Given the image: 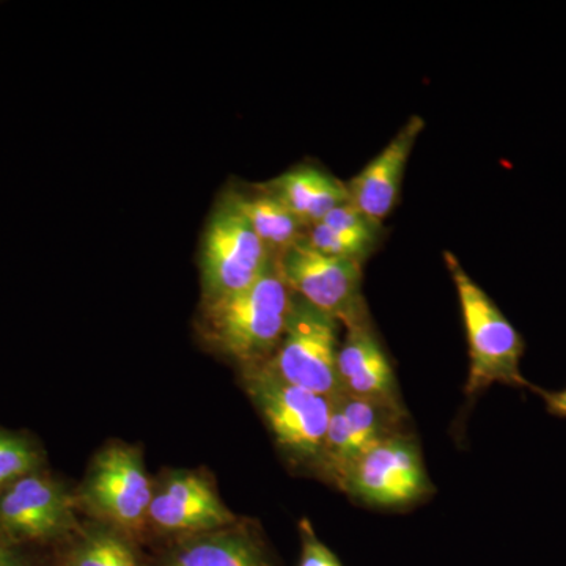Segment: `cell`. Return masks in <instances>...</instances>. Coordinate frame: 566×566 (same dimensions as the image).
I'll return each mask as SVG.
<instances>
[{"label": "cell", "instance_id": "ba28073f", "mask_svg": "<svg viewBox=\"0 0 566 566\" xmlns=\"http://www.w3.org/2000/svg\"><path fill=\"white\" fill-rule=\"evenodd\" d=\"M153 490L144 461L136 449L114 444L93 461L81 501L103 520L137 528L150 512Z\"/></svg>", "mask_w": 566, "mask_h": 566}, {"label": "cell", "instance_id": "3957f363", "mask_svg": "<svg viewBox=\"0 0 566 566\" xmlns=\"http://www.w3.org/2000/svg\"><path fill=\"white\" fill-rule=\"evenodd\" d=\"M244 385L277 444L294 460L319 465L333 398L286 385L266 364L244 368Z\"/></svg>", "mask_w": 566, "mask_h": 566}, {"label": "cell", "instance_id": "8992f818", "mask_svg": "<svg viewBox=\"0 0 566 566\" xmlns=\"http://www.w3.org/2000/svg\"><path fill=\"white\" fill-rule=\"evenodd\" d=\"M273 259L226 193L203 234L200 255L203 301L219 300L251 285L262 277Z\"/></svg>", "mask_w": 566, "mask_h": 566}, {"label": "cell", "instance_id": "7c38bea8", "mask_svg": "<svg viewBox=\"0 0 566 566\" xmlns=\"http://www.w3.org/2000/svg\"><path fill=\"white\" fill-rule=\"evenodd\" d=\"M338 382L342 394L367 398L401 411L397 378L370 322L346 329L338 348Z\"/></svg>", "mask_w": 566, "mask_h": 566}, {"label": "cell", "instance_id": "6da1fadb", "mask_svg": "<svg viewBox=\"0 0 566 566\" xmlns=\"http://www.w3.org/2000/svg\"><path fill=\"white\" fill-rule=\"evenodd\" d=\"M277 260L262 277L240 292L203 301L200 331L205 340L243 368L268 363L281 344L292 308Z\"/></svg>", "mask_w": 566, "mask_h": 566}, {"label": "cell", "instance_id": "7402d4cb", "mask_svg": "<svg viewBox=\"0 0 566 566\" xmlns=\"http://www.w3.org/2000/svg\"><path fill=\"white\" fill-rule=\"evenodd\" d=\"M0 566H29L24 557L11 545L9 536L0 531Z\"/></svg>", "mask_w": 566, "mask_h": 566}, {"label": "cell", "instance_id": "d6986e66", "mask_svg": "<svg viewBox=\"0 0 566 566\" xmlns=\"http://www.w3.org/2000/svg\"><path fill=\"white\" fill-rule=\"evenodd\" d=\"M322 223L331 227V229L348 230V232H378V230L381 229V226L371 222L370 219L357 210L349 200L334 208V210L323 219Z\"/></svg>", "mask_w": 566, "mask_h": 566}, {"label": "cell", "instance_id": "2e32d148", "mask_svg": "<svg viewBox=\"0 0 566 566\" xmlns=\"http://www.w3.org/2000/svg\"><path fill=\"white\" fill-rule=\"evenodd\" d=\"M65 566H139L134 551L122 536L95 528L82 536L65 558Z\"/></svg>", "mask_w": 566, "mask_h": 566}, {"label": "cell", "instance_id": "ffe728a7", "mask_svg": "<svg viewBox=\"0 0 566 566\" xmlns=\"http://www.w3.org/2000/svg\"><path fill=\"white\" fill-rule=\"evenodd\" d=\"M301 535H303V556H301L300 566H342L333 551L316 538L314 528L307 521L301 523Z\"/></svg>", "mask_w": 566, "mask_h": 566}, {"label": "cell", "instance_id": "4fadbf2b", "mask_svg": "<svg viewBox=\"0 0 566 566\" xmlns=\"http://www.w3.org/2000/svg\"><path fill=\"white\" fill-rule=\"evenodd\" d=\"M264 188L273 192L305 229L322 222L334 208L349 200L346 182L316 167L289 170L266 182Z\"/></svg>", "mask_w": 566, "mask_h": 566}, {"label": "cell", "instance_id": "8fae6325", "mask_svg": "<svg viewBox=\"0 0 566 566\" xmlns=\"http://www.w3.org/2000/svg\"><path fill=\"white\" fill-rule=\"evenodd\" d=\"M148 517L163 531L214 532L232 526L234 516L203 476L170 475L153 493Z\"/></svg>", "mask_w": 566, "mask_h": 566}, {"label": "cell", "instance_id": "52a82bcc", "mask_svg": "<svg viewBox=\"0 0 566 566\" xmlns=\"http://www.w3.org/2000/svg\"><path fill=\"white\" fill-rule=\"evenodd\" d=\"M340 488L367 505L405 509L427 497L431 482L419 447L408 436L397 433L367 450Z\"/></svg>", "mask_w": 566, "mask_h": 566}, {"label": "cell", "instance_id": "277c9868", "mask_svg": "<svg viewBox=\"0 0 566 566\" xmlns=\"http://www.w3.org/2000/svg\"><path fill=\"white\" fill-rule=\"evenodd\" d=\"M342 324L293 294L281 344L268 368L286 385L334 398L342 394L337 356Z\"/></svg>", "mask_w": 566, "mask_h": 566}, {"label": "cell", "instance_id": "7a4b0ae2", "mask_svg": "<svg viewBox=\"0 0 566 566\" xmlns=\"http://www.w3.org/2000/svg\"><path fill=\"white\" fill-rule=\"evenodd\" d=\"M447 270L455 283L465 337L469 345V378L465 392L474 395L493 385L535 387L521 374L523 337L501 308L458 262L455 253H444Z\"/></svg>", "mask_w": 566, "mask_h": 566}, {"label": "cell", "instance_id": "30bf717a", "mask_svg": "<svg viewBox=\"0 0 566 566\" xmlns=\"http://www.w3.org/2000/svg\"><path fill=\"white\" fill-rule=\"evenodd\" d=\"M424 129L420 115H412L381 153L375 156L352 181L346 182L349 202L371 222L381 226L400 197L406 166L416 142Z\"/></svg>", "mask_w": 566, "mask_h": 566}, {"label": "cell", "instance_id": "e0dca14e", "mask_svg": "<svg viewBox=\"0 0 566 566\" xmlns=\"http://www.w3.org/2000/svg\"><path fill=\"white\" fill-rule=\"evenodd\" d=\"M378 232H348L315 223L305 230V241L326 255L364 263L378 245Z\"/></svg>", "mask_w": 566, "mask_h": 566}, {"label": "cell", "instance_id": "9c48e42d", "mask_svg": "<svg viewBox=\"0 0 566 566\" xmlns=\"http://www.w3.org/2000/svg\"><path fill=\"white\" fill-rule=\"evenodd\" d=\"M74 524V499L57 480L35 472L0 493V531L10 539L48 542Z\"/></svg>", "mask_w": 566, "mask_h": 566}, {"label": "cell", "instance_id": "ac0fdd59", "mask_svg": "<svg viewBox=\"0 0 566 566\" xmlns=\"http://www.w3.org/2000/svg\"><path fill=\"white\" fill-rule=\"evenodd\" d=\"M43 464L39 447L28 436L0 431V493Z\"/></svg>", "mask_w": 566, "mask_h": 566}, {"label": "cell", "instance_id": "5bb4252c", "mask_svg": "<svg viewBox=\"0 0 566 566\" xmlns=\"http://www.w3.org/2000/svg\"><path fill=\"white\" fill-rule=\"evenodd\" d=\"M166 566H273L262 545L238 528L205 532L174 551Z\"/></svg>", "mask_w": 566, "mask_h": 566}, {"label": "cell", "instance_id": "9a60e30c", "mask_svg": "<svg viewBox=\"0 0 566 566\" xmlns=\"http://www.w3.org/2000/svg\"><path fill=\"white\" fill-rule=\"evenodd\" d=\"M227 196L248 219L253 232L274 259H279L305 237L307 229L264 185L259 186L252 193L230 192Z\"/></svg>", "mask_w": 566, "mask_h": 566}, {"label": "cell", "instance_id": "44dd1931", "mask_svg": "<svg viewBox=\"0 0 566 566\" xmlns=\"http://www.w3.org/2000/svg\"><path fill=\"white\" fill-rule=\"evenodd\" d=\"M535 392L543 398L546 409L551 415L566 417V389L554 390V392H551V390H542L538 389V387H535Z\"/></svg>", "mask_w": 566, "mask_h": 566}, {"label": "cell", "instance_id": "5b68a950", "mask_svg": "<svg viewBox=\"0 0 566 566\" xmlns=\"http://www.w3.org/2000/svg\"><path fill=\"white\" fill-rule=\"evenodd\" d=\"M277 266L290 292L342 326L368 323L363 294V264L316 251L305 241L279 256Z\"/></svg>", "mask_w": 566, "mask_h": 566}]
</instances>
